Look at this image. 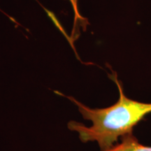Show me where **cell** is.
Masks as SVG:
<instances>
[{
	"label": "cell",
	"mask_w": 151,
	"mask_h": 151,
	"mask_svg": "<svg viewBox=\"0 0 151 151\" xmlns=\"http://www.w3.org/2000/svg\"><path fill=\"white\" fill-rule=\"evenodd\" d=\"M109 77L118 86L119 99L109 107L90 108L73 97L62 94L76 106L83 119L92 122V125L88 127L72 120L68 123V129L78 132L83 143L96 141L101 150L111 148L123 136L133 133L135 126L151 113V103L141 102L127 97L116 73L113 72Z\"/></svg>",
	"instance_id": "obj_1"
},
{
	"label": "cell",
	"mask_w": 151,
	"mask_h": 151,
	"mask_svg": "<svg viewBox=\"0 0 151 151\" xmlns=\"http://www.w3.org/2000/svg\"><path fill=\"white\" fill-rule=\"evenodd\" d=\"M120 140L111 148L101 151H151V146L141 144L133 133L123 136Z\"/></svg>",
	"instance_id": "obj_2"
},
{
	"label": "cell",
	"mask_w": 151,
	"mask_h": 151,
	"mask_svg": "<svg viewBox=\"0 0 151 151\" xmlns=\"http://www.w3.org/2000/svg\"><path fill=\"white\" fill-rule=\"evenodd\" d=\"M69 1L72 4L73 9L77 11V1H78V0H69Z\"/></svg>",
	"instance_id": "obj_3"
}]
</instances>
